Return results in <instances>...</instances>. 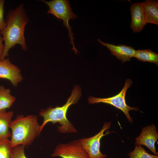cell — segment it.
I'll return each instance as SVG.
<instances>
[{"label": "cell", "mask_w": 158, "mask_h": 158, "mask_svg": "<svg viewBox=\"0 0 158 158\" xmlns=\"http://www.w3.org/2000/svg\"><path fill=\"white\" fill-rule=\"evenodd\" d=\"M28 21V18L22 4L9 11L6 17V27L0 32L4 42V49L0 60L5 59L8 55L9 50L16 44L20 45L24 51L27 50L24 32Z\"/></svg>", "instance_id": "1"}, {"label": "cell", "mask_w": 158, "mask_h": 158, "mask_svg": "<svg viewBox=\"0 0 158 158\" xmlns=\"http://www.w3.org/2000/svg\"><path fill=\"white\" fill-rule=\"evenodd\" d=\"M81 95L80 87L78 86H75L72 90L70 96L63 106L54 108L49 107L46 109H41L39 115L43 118V121L40 125V133L45 126L49 122L53 124L58 123L60 125L57 126V130L61 133L77 132L75 128L67 119L66 114L69 107L77 103Z\"/></svg>", "instance_id": "2"}, {"label": "cell", "mask_w": 158, "mask_h": 158, "mask_svg": "<svg viewBox=\"0 0 158 158\" xmlns=\"http://www.w3.org/2000/svg\"><path fill=\"white\" fill-rule=\"evenodd\" d=\"M40 127L37 116L18 115L9 125L11 130V147L20 145L25 147L30 145L40 134Z\"/></svg>", "instance_id": "3"}, {"label": "cell", "mask_w": 158, "mask_h": 158, "mask_svg": "<svg viewBox=\"0 0 158 158\" xmlns=\"http://www.w3.org/2000/svg\"><path fill=\"white\" fill-rule=\"evenodd\" d=\"M45 3L49 7L47 13L53 15L58 18L59 20H62L63 25L67 29L68 36L70 39V43L72 45V49L75 53L78 52V50L75 48L74 42V35L71 30L72 28L69 23L70 19L77 18V16L73 11L71 7L70 1L68 0H52L49 1L41 0Z\"/></svg>", "instance_id": "4"}, {"label": "cell", "mask_w": 158, "mask_h": 158, "mask_svg": "<svg viewBox=\"0 0 158 158\" xmlns=\"http://www.w3.org/2000/svg\"><path fill=\"white\" fill-rule=\"evenodd\" d=\"M132 83V81L130 79H127L125 81L123 89L118 94L111 97L105 98L90 96L88 99V103L90 104L102 103L113 106L122 111L125 114L128 121L130 123H132L133 120L129 115V111L130 110L136 111L139 110L137 107H132L128 106L126 102L125 96L127 90Z\"/></svg>", "instance_id": "5"}, {"label": "cell", "mask_w": 158, "mask_h": 158, "mask_svg": "<svg viewBox=\"0 0 158 158\" xmlns=\"http://www.w3.org/2000/svg\"><path fill=\"white\" fill-rule=\"evenodd\" d=\"M111 125L110 122H106L99 132L92 137L84 138L79 140L83 148L88 154L90 158H105L107 156L102 153L100 150V141L104 136L111 132L106 130L110 128Z\"/></svg>", "instance_id": "6"}, {"label": "cell", "mask_w": 158, "mask_h": 158, "mask_svg": "<svg viewBox=\"0 0 158 158\" xmlns=\"http://www.w3.org/2000/svg\"><path fill=\"white\" fill-rule=\"evenodd\" d=\"M51 156L61 158H90L79 140L67 143L59 144L56 147Z\"/></svg>", "instance_id": "7"}, {"label": "cell", "mask_w": 158, "mask_h": 158, "mask_svg": "<svg viewBox=\"0 0 158 158\" xmlns=\"http://www.w3.org/2000/svg\"><path fill=\"white\" fill-rule=\"evenodd\" d=\"M158 139V133L154 124L143 127L140 135L135 139V144L143 145L155 155H158L155 143Z\"/></svg>", "instance_id": "8"}, {"label": "cell", "mask_w": 158, "mask_h": 158, "mask_svg": "<svg viewBox=\"0 0 158 158\" xmlns=\"http://www.w3.org/2000/svg\"><path fill=\"white\" fill-rule=\"evenodd\" d=\"M0 78L9 80L15 87L23 79L20 68L12 64L8 58L0 60Z\"/></svg>", "instance_id": "9"}, {"label": "cell", "mask_w": 158, "mask_h": 158, "mask_svg": "<svg viewBox=\"0 0 158 158\" xmlns=\"http://www.w3.org/2000/svg\"><path fill=\"white\" fill-rule=\"evenodd\" d=\"M97 41L102 45L107 47L111 54L121 60L123 63L130 61L132 58L134 57L135 50L131 46L123 44L115 45L103 42L100 39H97Z\"/></svg>", "instance_id": "10"}, {"label": "cell", "mask_w": 158, "mask_h": 158, "mask_svg": "<svg viewBox=\"0 0 158 158\" xmlns=\"http://www.w3.org/2000/svg\"><path fill=\"white\" fill-rule=\"evenodd\" d=\"M130 10L131 14L130 28L134 32H139L147 24L143 8L141 3L135 2L131 4Z\"/></svg>", "instance_id": "11"}, {"label": "cell", "mask_w": 158, "mask_h": 158, "mask_svg": "<svg viewBox=\"0 0 158 158\" xmlns=\"http://www.w3.org/2000/svg\"><path fill=\"white\" fill-rule=\"evenodd\" d=\"M146 24L158 25V1L146 0L141 3Z\"/></svg>", "instance_id": "12"}, {"label": "cell", "mask_w": 158, "mask_h": 158, "mask_svg": "<svg viewBox=\"0 0 158 158\" xmlns=\"http://www.w3.org/2000/svg\"><path fill=\"white\" fill-rule=\"evenodd\" d=\"M13 115V113L12 111H0V138H9L11 137L9 125Z\"/></svg>", "instance_id": "13"}, {"label": "cell", "mask_w": 158, "mask_h": 158, "mask_svg": "<svg viewBox=\"0 0 158 158\" xmlns=\"http://www.w3.org/2000/svg\"><path fill=\"white\" fill-rule=\"evenodd\" d=\"M9 89L0 86V111L10 108L16 100V97L12 95Z\"/></svg>", "instance_id": "14"}, {"label": "cell", "mask_w": 158, "mask_h": 158, "mask_svg": "<svg viewBox=\"0 0 158 158\" xmlns=\"http://www.w3.org/2000/svg\"><path fill=\"white\" fill-rule=\"evenodd\" d=\"M135 57L142 62H148L158 65V54L150 49L135 50Z\"/></svg>", "instance_id": "15"}, {"label": "cell", "mask_w": 158, "mask_h": 158, "mask_svg": "<svg viewBox=\"0 0 158 158\" xmlns=\"http://www.w3.org/2000/svg\"><path fill=\"white\" fill-rule=\"evenodd\" d=\"M129 158H158V155L150 154L141 145L135 144L133 150L128 154Z\"/></svg>", "instance_id": "16"}, {"label": "cell", "mask_w": 158, "mask_h": 158, "mask_svg": "<svg viewBox=\"0 0 158 158\" xmlns=\"http://www.w3.org/2000/svg\"><path fill=\"white\" fill-rule=\"evenodd\" d=\"M12 150L9 138H0V158H11Z\"/></svg>", "instance_id": "17"}, {"label": "cell", "mask_w": 158, "mask_h": 158, "mask_svg": "<svg viewBox=\"0 0 158 158\" xmlns=\"http://www.w3.org/2000/svg\"><path fill=\"white\" fill-rule=\"evenodd\" d=\"M25 147L20 145L12 148L11 158H27L25 153Z\"/></svg>", "instance_id": "18"}, {"label": "cell", "mask_w": 158, "mask_h": 158, "mask_svg": "<svg viewBox=\"0 0 158 158\" xmlns=\"http://www.w3.org/2000/svg\"><path fill=\"white\" fill-rule=\"evenodd\" d=\"M4 0H0V32L2 31L6 26V23L4 19Z\"/></svg>", "instance_id": "19"}, {"label": "cell", "mask_w": 158, "mask_h": 158, "mask_svg": "<svg viewBox=\"0 0 158 158\" xmlns=\"http://www.w3.org/2000/svg\"><path fill=\"white\" fill-rule=\"evenodd\" d=\"M3 40L2 37L0 35V56L3 53L4 47V45L3 44Z\"/></svg>", "instance_id": "20"}]
</instances>
